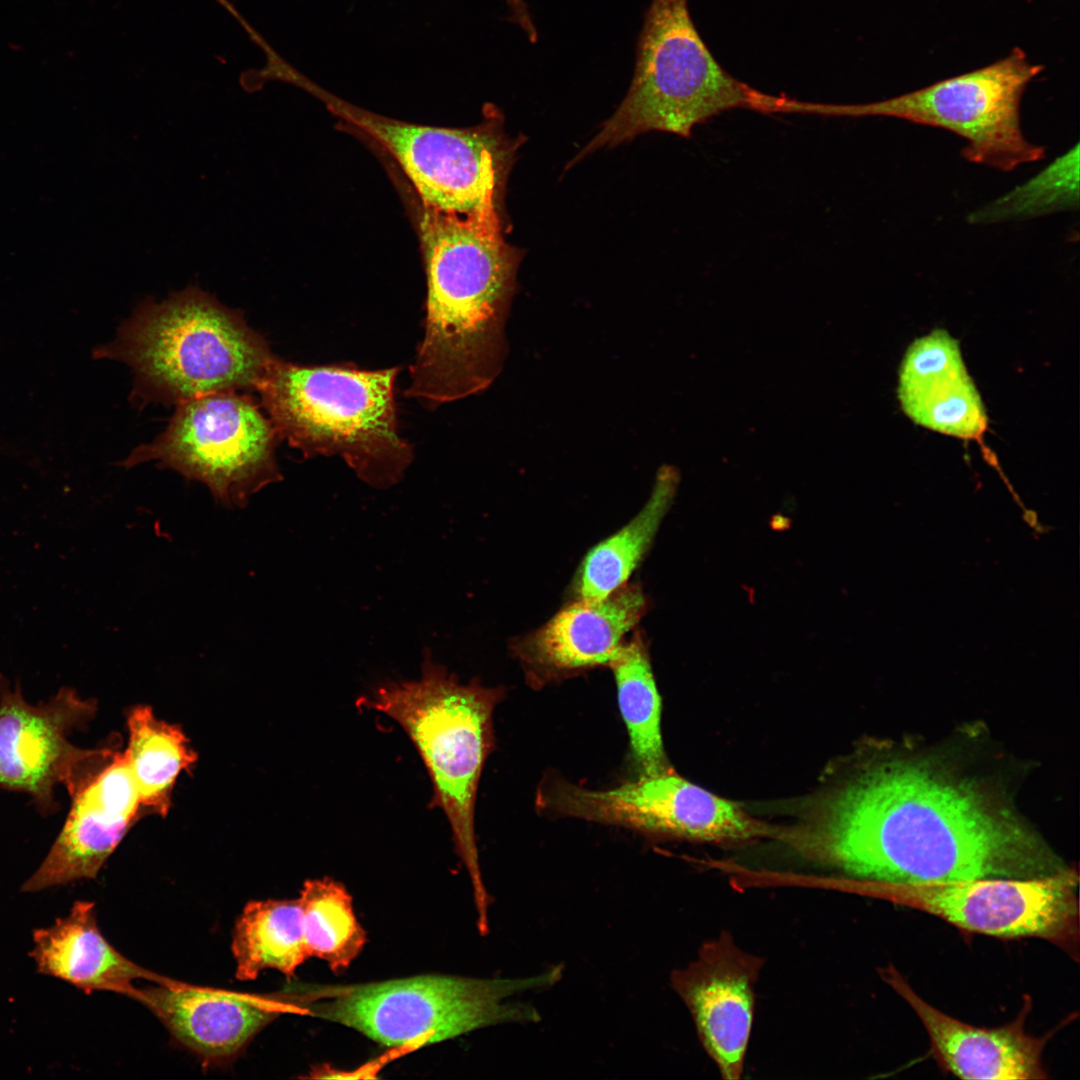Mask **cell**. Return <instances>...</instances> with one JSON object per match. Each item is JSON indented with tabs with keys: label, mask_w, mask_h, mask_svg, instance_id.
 <instances>
[{
	"label": "cell",
	"mask_w": 1080,
	"mask_h": 1080,
	"mask_svg": "<svg viewBox=\"0 0 1080 1080\" xmlns=\"http://www.w3.org/2000/svg\"><path fill=\"white\" fill-rule=\"evenodd\" d=\"M537 802L541 808L562 816L695 841L743 842L775 834L735 803L671 769L638 776L607 790H591L553 779L539 790Z\"/></svg>",
	"instance_id": "7c38bea8"
},
{
	"label": "cell",
	"mask_w": 1080,
	"mask_h": 1080,
	"mask_svg": "<svg viewBox=\"0 0 1080 1080\" xmlns=\"http://www.w3.org/2000/svg\"><path fill=\"white\" fill-rule=\"evenodd\" d=\"M1023 519L1028 525H1030L1034 530H1037L1039 533H1043V532L1048 531L1047 527L1043 526L1039 522L1038 514L1033 510H1029V509L1024 508L1023 509Z\"/></svg>",
	"instance_id": "83f0119b"
},
{
	"label": "cell",
	"mask_w": 1080,
	"mask_h": 1080,
	"mask_svg": "<svg viewBox=\"0 0 1080 1080\" xmlns=\"http://www.w3.org/2000/svg\"><path fill=\"white\" fill-rule=\"evenodd\" d=\"M93 356L127 364L134 374L131 399L142 405L256 391L276 357L240 310L197 286L161 302L145 300Z\"/></svg>",
	"instance_id": "3957f363"
},
{
	"label": "cell",
	"mask_w": 1080,
	"mask_h": 1080,
	"mask_svg": "<svg viewBox=\"0 0 1080 1080\" xmlns=\"http://www.w3.org/2000/svg\"><path fill=\"white\" fill-rule=\"evenodd\" d=\"M497 208L458 215L422 206L424 334L405 394L429 406L483 391L502 369L521 255L505 241Z\"/></svg>",
	"instance_id": "7a4b0ae2"
},
{
	"label": "cell",
	"mask_w": 1080,
	"mask_h": 1080,
	"mask_svg": "<svg viewBox=\"0 0 1080 1080\" xmlns=\"http://www.w3.org/2000/svg\"><path fill=\"white\" fill-rule=\"evenodd\" d=\"M608 666L614 674L618 704L638 773L643 776L667 771L670 768L660 732L661 700L641 635L624 642Z\"/></svg>",
	"instance_id": "cb8c5ba5"
},
{
	"label": "cell",
	"mask_w": 1080,
	"mask_h": 1080,
	"mask_svg": "<svg viewBox=\"0 0 1080 1080\" xmlns=\"http://www.w3.org/2000/svg\"><path fill=\"white\" fill-rule=\"evenodd\" d=\"M509 9L511 21L518 25L525 34L535 31L534 22L524 0H505Z\"/></svg>",
	"instance_id": "4316f807"
},
{
	"label": "cell",
	"mask_w": 1080,
	"mask_h": 1080,
	"mask_svg": "<svg viewBox=\"0 0 1080 1080\" xmlns=\"http://www.w3.org/2000/svg\"><path fill=\"white\" fill-rule=\"evenodd\" d=\"M30 956L37 971L65 981L85 993L109 991L128 995L137 979L165 984L172 979L146 970L117 951L102 935L95 904L76 901L69 914L33 931Z\"/></svg>",
	"instance_id": "ffe728a7"
},
{
	"label": "cell",
	"mask_w": 1080,
	"mask_h": 1080,
	"mask_svg": "<svg viewBox=\"0 0 1080 1080\" xmlns=\"http://www.w3.org/2000/svg\"><path fill=\"white\" fill-rule=\"evenodd\" d=\"M881 978L910 1006L924 1026L938 1063L962 1079L1031 1080L1048 1077L1042 1055L1050 1035L1035 1037L1025 1030L1031 1009L1025 1002L1018 1017L996 1027L972 1026L938 1010L909 985L893 966Z\"/></svg>",
	"instance_id": "e0dca14e"
},
{
	"label": "cell",
	"mask_w": 1080,
	"mask_h": 1080,
	"mask_svg": "<svg viewBox=\"0 0 1080 1080\" xmlns=\"http://www.w3.org/2000/svg\"><path fill=\"white\" fill-rule=\"evenodd\" d=\"M678 482L673 467H661L650 497L638 514L586 554L574 582L578 599H602L626 585L652 544Z\"/></svg>",
	"instance_id": "44dd1931"
},
{
	"label": "cell",
	"mask_w": 1080,
	"mask_h": 1080,
	"mask_svg": "<svg viewBox=\"0 0 1080 1080\" xmlns=\"http://www.w3.org/2000/svg\"><path fill=\"white\" fill-rule=\"evenodd\" d=\"M299 902L310 957L324 960L335 973L348 968L363 949L366 934L345 887L330 878L306 880Z\"/></svg>",
	"instance_id": "d4e9b609"
},
{
	"label": "cell",
	"mask_w": 1080,
	"mask_h": 1080,
	"mask_svg": "<svg viewBox=\"0 0 1080 1080\" xmlns=\"http://www.w3.org/2000/svg\"><path fill=\"white\" fill-rule=\"evenodd\" d=\"M845 888L934 915L965 931L1043 939L1078 959V875L1072 870L934 883L849 881Z\"/></svg>",
	"instance_id": "8fae6325"
},
{
	"label": "cell",
	"mask_w": 1080,
	"mask_h": 1080,
	"mask_svg": "<svg viewBox=\"0 0 1080 1080\" xmlns=\"http://www.w3.org/2000/svg\"><path fill=\"white\" fill-rule=\"evenodd\" d=\"M763 94L717 62L691 18L688 0H651L629 90L573 162L652 130L689 137L696 125L724 111H760Z\"/></svg>",
	"instance_id": "52a82bcc"
},
{
	"label": "cell",
	"mask_w": 1080,
	"mask_h": 1080,
	"mask_svg": "<svg viewBox=\"0 0 1080 1080\" xmlns=\"http://www.w3.org/2000/svg\"><path fill=\"white\" fill-rule=\"evenodd\" d=\"M142 1003L173 1038L207 1065L232 1061L266 1025L290 1008L286 1001L255 994L200 987L172 980L135 988L127 995Z\"/></svg>",
	"instance_id": "2e32d148"
},
{
	"label": "cell",
	"mask_w": 1080,
	"mask_h": 1080,
	"mask_svg": "<svg viewBox=\"0 0 1080 1080\" xmlns=\"http://www.w3.org/2000/svg\"><path fill=\"white\" fill-rule=\"evenodd\" d=\"M554 965L525 978L420 975L349 985H313L292 996L313 1016L352 1028L382 1045L413 1048L504 1023L538 1022L530 1004L509 1000L562 977Z\"/></svg>",
	"instance_id": "8992f818"
},
{
	"label": "cell",
	"mask_w": 1080,
	"mask_h": 1080,
	"mask_svg": "<svg viewBox=\"0 0 1080 1080\" xmlns=\"http://www.w3.org/2000/svg\"><path fill=\"white\" fill-rule=\"evenodd\" d=\"M0 675V786L29 794L46 811L56 807L54 789L72 795L101 768L114 749H82L70 733L91 721L97 704L68 687L47 702L30 704L19 685L10 689Z\"/></svg>",
	"instance_id": "4fadbf2b"
},
{
	"label": "cell",
	"mask_w": 1080,
	"mask_h": 1080,
	"mask_svg": "<svg viewBox=\"0 0 1080 1080\" xmlns=\"http://www.w3.org/2000/svg\"><path fill=\"white\" fill-rule=\"evenodd\" d=\"M763 965V958L743 950L730 932L722 931L700 946L695 959L671 973V986L723 1079L737 1080L743 1074Z\"/></svg>",
	"instance_id": "5bb4252c"
},
{
	"label": "cell",
	"mask_w": 1080,
	"mask_h": 1080,
	"mask_svg": "<svg viewBox=\"0 0 1080 1080\" xmlns=\"http://www.w3.org/2000/svg\"><path fill=\"white\" fill-rule=\"evenodd\" d=\"M300 87L382 145L411 181L423 207L458 215L497 207L519 143L505 134L496 108L488 105L485 120L474 127H433L366 111L306 77Z\"/></svg>",
	"instance_id": "ba28073f"
},
{
	"label": "cell",
	"mask_w": 1080,
	"mask_h": 1080,
	"mask_svg": "<svg viewBox=\"0 0 1080 1080\" xmlns=\"http://www.w3.org/2000/svg\"><path fill=\"white\" fill-rule=\"evenodd\" d=\"M500 688L478 680L461 684L425 654L417 680L386 682L358 704L381 712L405 731L432 784L428 807L450 825L456 853L472 881L479 921H487L489 896L481 877L475 838V802L484 764L494 748L492 715Z\"/></svg>",
	"instance_id": "5b68a950"
},
{
	"label": "cell",
	"mask_w": 1080,
	"mask_h": 1080,
	"mask_svg": "<svg viewBox=\"0 0 1080 1080\" xmlns=\"http://www.w3.org/2000/svg\"><path fill=\"white\" fill-rule=\"evenodd\" d=\"M1079 145L1038 175L970 214V222L1026 219L1078 206Z\"/></svg>",
	"instance_id": "484cf974"
},
{
	"label": "cell",
	"mask_w": 1080,
	"mask_h": 1080,
	"mask_svg": "<svg viewBox=\"0 0 1080 1080\" xmlns=\"http://www.w3.org/2000/svg\"><path fill=\"white\" fill-rule=\"evenodd\" d=\"M398 367L306 366L277 357L256 391L279 440L305 458L340 457L367 485L397 484L413 460L398 430Z\"/></svg>",
	"instance_id": "277c9868"
},
{
	"label": "cell",
	"mask_w": 1080,
	"mask_h": 1080,
	"mask_svg": "<svg viewBox=\"0 0 1080 1080\" xmlns=\"http://www.w3.org/2000/svg\"><path fill=\"white\" fill-rule=\"evenodd\" d=\"M127 725L128 744L123 754L141 806L164 817L171 807L175 782L196 762V753L181 729L159 720L150 707H134Z\"/></svg>",
	"instance_id": "603a6c76"
},
{
	"label": "cell",
	"mask_w": 1080,
	"mask_h": 1080,
	"mask_svg": "<svg viewBox=\"0 0 1080 1080\" xmlns=\"http://www.w3.org/2000/svg\"><path fill=\"white\" fill-rule=\"evenodd\" d=\"M176 406L166 429L121 466L153 461L204 483L230 508L246 506L253 494L282 480L275 457L279 438L251 396L220 392Z\"/></svg>",
	"instance_id": "30bf717a"
},
{
	"label": "cell",
	"mask_w": 1080,
	"mask_h": 1080,
	"mask_svg": "<svg viewBox=\"0 0 1080 1080\" xmlns=\"http://www.w3.org/2000/svg\"><path fill=\"white\" fill-rule=\"evenodd\" d=\"M1043 70L1025 52L889 99L848 105L810 103V113L849 117L881 116L948 130L966 141L969 162L1001 171L1045 157V148L1025 137L1020 103L1028 84Z\"/></svg>",
	"instance_id": "9c48e42d"
},
{
	"label": "cell",
	"mask_w": 1080,
	"mask_h": 1080,
	"mask_svg": "<svg viewBox=\"0 0 1080 1080\" xmlns=\"http://www.w3.org/2000/svg\"><path fill=\"white\" fill-rule=\"evenodd\" d=\"M62 830L22 891L94 879L140 815L138 791L124 754L114 756L72 795Z\"/></svg>",
	"instance_id": "9a60e30c"
},
{
	"label": "cell",
	"mask_w": 1080,
	"mask_h": 1080,
	"mask_svg": "<svg viewBox=\"0 0 1080 1080\" xmlns=\"http://www.w3.org/2000/svg\"><path fill=\"white\" fill-rule=\"evenodd\" d=\"M784 840L846 881L934 883L1059 871L969 785L917 762L867 767Z\"/></svg>",
	"instance_id": "6da1fadb"
},
{
	"label": "cell",
	"mask_w": 1080,
	"mask_h": 1080,
	"mask_svg": "<svg viewBox=\"0 0 1080 1080\" xmlns=\"http://www.w3.org/2000/svg\"><path fill=\"white\" fill-rule=\"evenodd\" d=\"M232 952L239 980H253L265 969L294 976L310 957L299 899L249 902L235 924Z\"/></svg>",
	"instance_id": "7402d4cb"
},
{
	"label": "cell",
	"mask_w": 1080,
	"mask_h": 1080,
	"mask_svg": "<svg viewBox=\"0 0 1080 1080\" xmlns=\"http://www.w3.org/2000/svg\"><path fill=\"white\" fill-rule=\"evenodd\" d=\"M646 608L639 585L626 584L602 599H577L521 638L515 650L531 669L551 675L609 665Z\"/></svg>",
	"instance_id": "d6986e66"
},
{
	"label": "cell",
	"mask_w": 1080,
	"mask_h": 1080,
	"mask_svg": "<svg viewBox=\"0 0 1080 1080\" xmlns=\"http://www.w3.org/2000/svg\"><path fill=\"white\" fill-rule=\"evenodd\" d=\"M898 398L915 424L978 441L986 461L999 468L996 457L983 445L988 421L980 394L958 341L947 331L934 330L910 345L899 372Z\"/></svg>",
	"instance_id": "ac0fdd59"
}]
</instances>
